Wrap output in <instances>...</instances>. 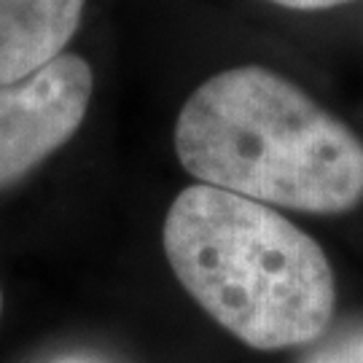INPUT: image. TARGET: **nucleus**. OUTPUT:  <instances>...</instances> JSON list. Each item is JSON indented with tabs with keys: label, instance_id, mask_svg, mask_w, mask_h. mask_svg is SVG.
<instances>
[{
	"label": "nucleus",
	"instance_id": "1",
	"mask_svg": "<svg viewBox=\"0 0 363 363\" xmlns=\"http://www.w3.org/2000/svg\"><path fill=\"white\" fill-rule=\"evenodd\" d=\"M175 151L199 183L304 213L363 199V143L288 78L232 67L186 100Z\"/></svg>",
	"mask_w": 363,
	"mask_h": 363
},
{
	"label": "nucleus",
	"instance_id": "2",
	"mask_svg": "<svg viewBox=\"0 0 363 363\" xmlns=\"http://www.w3.org/2000/svg\"><path fill=\"white\" fill-rule=\"evenodd\" d=\"M164 253L210 318L256 350L310 345L334 315V272L296 223L208 183L183 189L164 218Z\"/></svg>",
	"mask_w": 363,
	"mask_h": 363
},
{
	"label": "nucleus",
	"instance_id": "3",
	"mask_svg": "<svg viewBox=\"0 0 363 363\" xmlns=\"http://www.w3.org/2000/svg\"><path fill=\"white\" fill-rule=\"evenodd\" d=\"M91 86L89 62L76 54H60L22 81L0 84V189L76 135Z\"/></svg>",
	"mask_w": 363,
	"mask_h": 363
},
{
	"label": "nucleus",
	"instance_id": "4",
	"mask_svg": "<svg viewBox=\"0 0 363 363\" xmlns=\"http://www.w3.org/2000/svg\"><path fill=\"white\" fill-rule=\"evenodd\" d=\"M86 0H0V84L22 81L65 49Z\"/></svg>",
	"mask_w": 363,
	"mask_h": 363
},
{
	"label": "nucleus",
	"instance_id": "5",
	"mask_svg": "<svg viewBox=\"0 0 363 363\" xmlns=\"http://www.w3.org/2000/svg\"><path fill=\"white\" fill-rule=\"evenodd\" d=\"M301 363H363V325L328 337Z\"/></svg>",
	"mask_w": 363,
	"mask_h": 363
},
{
	"label": "nucleus",
	"instance_id": "6",
	"mask_svg": "<svg viewBox=\"0 0 363 363\" xmlns=\"http://www.w3.org/2000/svg\"><path fill=\"white\" fill-rule=\"evenodd\" d=\"M277 6L286 9H296V11H320V9H334L342 3H352V0H272Z\"/></svg>",
	"mask_w": 363,
	"mask_h": 363
},
{
	"label": "nucleus",
	"instance_id": "7",
	"mask_svg": "<svg viewBox=\"0 0 363 363\" xmlns=\"http://www.w3.org/2000/svg\"><path fill=\"white\" fill-rule=\"evenodd\" d=\"M0 315H3V291H0Z\"/></svg>",
	"mask_w": 363,
	"mask_h": 363
}]
</instances>
